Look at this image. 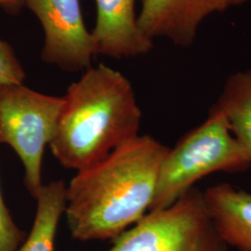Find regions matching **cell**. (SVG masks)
<instances>
[{
    "instance_id": "1",
    "label": "cell",
    "mask_w": 251,
    "mask_h": 251,
    "mask_svg": "<svg viewBox=\"0 0 251 251\" xmlns=\"http://www.w3.org/2000/svg\"><path fill=\"white\" fill-rule=\"evenodd\" d=\"M170 148L139 135L66 186L68 226L79 241L115 239L137 224L152 204L162 162Z\"/></svg>"
},
{
    "instance_id": "2",
    "label": "cell",
    "mask_w": 251,
    "mask_h": 251,
    "mask_svg": "<svg viewBox=\"0 0 251 251\" xmlns=\"http://www.w3.org/2000/svg\"><path fill=\"white\" fill-rule=\"evenodd\" d=\"M141 120L131 83L100 63L69 86L50 150L64 168L83 171L138 137Z\"/></svg>"
},
{
    "instance_id": "3",
    "label": "cell",
    "mask_w": 251,
    "mask_h": 251,
    "mask_svg": "<svg viewBox=\"0 0 251 251\" xmlns=\"http://www.w3.org/2000/svg\"><path fill=\"white\" fill-rule=\"evenodd\" d=\"M251 167V155L233 137L225 116L211 108L206 121L167 152L149 211L171 206L209 174L244 172Z\"/></svg>"
},
{
    "instance_id": "4",
    "label": "cell",
    "mask_w": 251,
    "mask_h": 251,
    "mask_svg": "<svg viewBox=\"0 0 251 251\" xmlns=\"http://www.w3.org/2000/svg\"><path fill=\"white\" fill-rule=\"evenodd\" d=\"M63 105V97L31 90L24 84L0 85V144L17 153L25 185L36 199L42 187V163Z\"/></svg>"
},
{
    "instance_id": "5",
    "label": "cell",
    "mask_w": 251,
    "mask_h": 251,
    "mask_svg": "<svg viewBox=\"0 0 251 251\" xmlns=\"http://www.w3.org/2000/svg\"><path fill=\"white\" fill-rule=\"evenodd\" d=\"M113 244L108 251H227L203 193L194 187L171 206L149 211Z\"/></svg>"
},
{
    "instance_id": "6",
    "label": "cell",
    "mask_w": 251,
    "mask_h": 251,
    "mask_svg": "<svg viewBox=\"0 0 251 251\" xmlns=\"http://www.w3.org/2000/svg\"><path fill=\"white\" fill-rule=\"evenodd\" d=\"M43 27L45 42L41 58L66 72L91 67L95 46L84 24L79 0H26Z\"/></svg>"
},
{
    "instance_id": "7",
    "label": "cell",
    "mask_w": 251,
    "mask_h": 251,
    "mask_svg": "<svg viewBox=\"0 0 251 251\" xmlns=\"http://www.w3.org/2000/svg\"><path fill=\"white\" fill-rule=\"evenodd\" d=\"M230 7V0H143L138 25L152 40L164 37L188 47L205 19Z\"/></svg>"
},
{
    "instance_id": "8",
    "label": "cell",
    "mask_w": 251,
    "mask_h": 251,
    "mask_svg": "<svg viewBox=\"0 0 251 251\" xmlns=\"http://www.w3.org/2000/svg\"><path fill=\"white\" fill-rule=\"evenodd\" d=\"M97 20L91 35L95 52L120 59L147 53L153 40L138 25L136 0H95Z\"/></svg>"
},
{
    "instance_id": "9",
    "label": "cell",
    "mask_w": 251,
    "mask_h": 251,
    "mask_svg": "<svg viewBox=\"0 0 251 251\" xmlns=\"http://www.w3.org/2000/svg\"><path fill=\"white\" fill-rule=\"evenodd\" d=\"M207 213L225 245L251 251V194L221 183L203 193Z\"/></svg>"
},
{
    "instance_id": "10",
    "label": "cell",
    "mask_w": 251,
    "mask_h": 251,
    "mask_svg": "<svg viewBox=\"0 0 251 251\" xmlns=\"http://www.w3.org/2000/svg\"><path fill=\"white\" fill-rule=\"evenodd\" d=\"M63 180L42 185L36 198V217L26 239L17 251H54L55 237L66 206Z\"/></svg>"
},
{
    "instance_id": "11",
    "label": "cell",
    "mask_w": 251,
    "mask_h": 251,
    "mask_svg": "<svg viewBox=\"0 0 251 251\" xmlns=\"http://www.w3.org/2000/svg\"><path fill=\"white\" fill-rule=\"evenodd\" d=\"M212 108L225 116L233 137L251 156V69L230 75Z\"/></svg>"
},
{
    "instance_id": "12",
    "label": "cell",
    "mask_w": 251,
    "mask_h": 251,
    "mask_svg": "<svg viewBox=\"0 0 251 251\" xmlns=\"http://www.w3.org/2000/svg\"><path fill=\"white\" fill-rule=\"evenodd\" d=\"M27 234L12 219L0 190V251H17Z\"/></svg>"
},
{
    "instance_id": "13",
    "label": "cell",
    "mask_w": 251,
    "mask_h": 251,
    "mask_svg": "<svg viewBox=\"0 0 251 251\" xmlns=\"http://www.w3.org/2000/svg\"><path fill=\"white\" fill-rule=\"evenodd\" d=\"M25 71L12 48L0 38V85L24 84Z\"/></svg>"
},
{
    "instance_id": "14",
    "label": "cell",
    "mask_w": 251,
    "mask_h": 251,
    "mask_svg": "<svg viewBox=\"0 0 251 251\" xmlns=\"http://www.w3.org/2000/svg\"><path fill=\"white\" fill-rule=\"evenodd\" d=\"M26 0H0V8L9 14H18L21 9L25 7Z\"/></svg>"
},
{
    "instance_id": "15",
    "label": "cell",
    "mask_w": 251,
    "mask_h": 251,
    "mask_svg": "<svg viewBox=\"0 0 251 251\" xmlns=\"http://www.w3.org/2000/svg\"><path fill=\"white\" fill-rule=\"evenodd\" d=\"M248 1H250V0H230V3H231V7H232V6L241 5V4H244Z\"/></svg>"
}]
</instances>
